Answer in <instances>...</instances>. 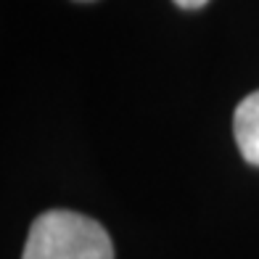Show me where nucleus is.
<instances>
[{"label": "nucleus", "mask_w": 259, "mask_h": 259, "mask_svg": "<svg viewBox=\"0 0 259 259\" xmlns=\"http://www.w3.org/2000/svg\"><path fill=\"white\" fill-rule=\"evenodd\" d=\"M233 130H235V143H238L241 156L254 167H259V90L238 103Z\"/></svg>", "instance_id": "2"}, {"label": "nucleus", "mask_w": 259, "mask_h": 259, "mask_svg": "<svg viewBox=\"0 0 259 259\" xmlns=\"http://www.w3.org/2000/svg\"><path fill=\"white\" fill-rule=\"evenodd\" d=\"M180 8H188V11H193V8H201V6H206L209 0H175Z\"/></svg>", "instance_id": "3"}, {"label": "nucleus", "mask_w": 259, "mask_h": 259, "mask_svg": "<svg viewBox=\"0 0 259 259\" xmlns=\"http://www.w3.org/2000/svg\"><path fill=\"white\" fill-rule=\"evenodd\" d=\"M21 259H114V246L96 220L53 209L32 222Z\"/></svg>", "instance_id": "1"}]
</instances>
